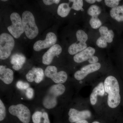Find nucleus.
Listing matches in <instances>:
<instances>
[{"label": "nucleus", "instance_id": "4be33fe9", "mask_svg": "<svg viewBox=\"0 0 123 123\" xmlns=\"http://www.w3.org/2000/svg\"><path fill=\"white\" fill-rule=\"evenodd\" d=\"M76 36L77 41L79 42L86 43L88 39V36L84 31L78 30L76 33Z\"/></svg>", "mask_w": 123, "mask_h": 123}, {"label": "nucleus", "instance_id": "72a5a7b5", "mask_svg": "<svg viewBox=\"0 0 123 123\" xmlns=\"http://www.w3.org/2000/svg\"><path fill=\"white\" fill-rule=\"evenodd\" d=\"M85 1L89 4H93L95 3L96 0H86Z\"/></svg>", "mask_w": 123, "mask_h": 123}, {"label": "nucleus", "instance_id": "2f4dec72", "mask_svg": "<svg viewBox=\"0 0 123 123\" xmlns=\"http://www.w3.org/2000/svg\"><path fill=\"white\" fill-rule=\"evenodd\" d=\"M88 61L90 64L96 63L98 61V59L96 56H93L88 60Z\"/></svg>", "mask_w": 123, "mask_h": 123}, {"label": "nucleus", "instance_id": "9d476101", "mask_svg": "<svg viewBox=\"0 0 123 123\" xmlns=\"http://www.w3.org/2000/svg\"><path fill=\"white\" fill-rule=\"evenodd\" d=\"M61 46L58 44H55L50 48L42 57V62L46 65L50 64L54 57L60 55L62 52Z\"/></svg>", "mask_w": 123, "mask_h": 123}, {"label": "nucleus", "instance_id": "1a4fd4ad", "mask_svg": "<svg viewBox=\"0 0 123 123\" xmlns=\"http://www.w3.org/2000/svg\"><path fill=\"white\" fill-rule=\"evenodd\" d=\"M101 68V64L99 63L90 64L84 66L80 70L76 72L74 74V77L76 80H81L88 74L98 71Z\"/></svg>", "mask_w": 123, "mask_h": 123}, {"label": "nucleus", "instance_id": "f3484780", "mask_svg": "<svg viewBox=\"0 0 123 123\" xmlns=\"http://www.w3.org/2000/svg\"><path fill=\"white\" fill-rule=\"evenodd\" d=\"M99 31L100 36L105 40L107 43H112L114 37V34L112 30H108L107 27L101 26L99 28Z\"/></svg>", "mask_w": 123, "mask_h": 123}, {"label": "nucleus", "instance_id": "cd10ccee", "mask_svg": "<svg viewBox=\"0 0 123 123\" xmlns=\"http://www.w3.org/2000/svg\"><path fill=\"white\" fill-rule=\"evenodd\" d=\"M6 116V110L4 103L1 100H0V121L4 119Z\"/></svg>", "mask_w": 123, "mask_h": 123}, {"label": "nucleus", "instance_id": "c756f323", "mask_svg": "<svg viewBox=\"0 0 123 123\" xmlns=\"http://www.w3.org/2000/svg\"><path fill=\"white\" fill-rule=\"evenodd\" d=\"M43 3L46 5H51L55 4H59L60 0H43Z\"/></svg>", "mask_w": 123, "mask_h": 123}, {"label": "nucleus", "instance_id": "423d86ee", "mask_svg": "<svg viewBox=\"0 0 123 123\" xmlns=\"http://www.w3.org/2000/svg\"><path fill=\"white\" fill-rule=\"evenodd\" d=\"M9 111L11 114L17 116L23 123H29L30 121V111L24 105L18 104L11 105L9 107Z\"/></svg>", "mask_w": 123, "mask_h": 123}, {"label": "nucleus", "instance_id": "4468645a", "mask_svg": "<svg viewBox=\"0 0 123 123\" xmlns=\"http://www.w3.org/2000/svg\"><path fill=\"white\" fill-rule=\"evenodd\" d=\"M13 71L10 69L6 68L3 65L0 66V79L7 85L11 84L13 80Z\"/></svg>", "mask_w": 123, "mask_h": 123}, {"label": "nucleus", "instance_id": "0eeeda50", "mask_svg": "<svg viewBox=\"0 0 123 123\" xmlns=\"http://www.w3.org/2000/svg\"><path fill=\"white\" fill-rule=\"evenodd\" d=\"M57 71L55 66H48L45 69V75L51 78L56 84H62L65 83L68 79L67 73L64 71H61L59 72H57Z\"/></svg>", "mask_w": 123, "mask_h": 123}, {"label": "nucleus", "instance_id": "7c9ffc66", "mask_svg": "<svg viewBox=\"0 0 123 123\" xmlns=\"http://www.w3.org/2000/svg\"><path fill=\"white\" fill-rule=\"evenodd\" d=\"M34 90L31 88H29L27 89L26 96L28 98L31 99L34 96Z\"/></svg>", "mask_w": 123, "mask_h": 123}, {"label": "nucleus", "instance_id": "f704fd0d", "mask_svg": "<svg viewBox=\"0 0 123 123\" xmlns=\"http://www.w3.org/2000/svg\"><path fill=\"white\" fill-rule=\"evenodd\" d=\"M92 123H100L99 122H98V121H94Z\"/></svg>", "mask_w": 123, "mask_h": 123}, {"label": "nucleus", "instance_id": "f257e3e1", "mask_svg": "<svg viewBox=\"0 0 123 123\" xmlns=\"http://www.w3.org/2000/svg\"><path fill=\"white\" fill-rule=\"evenodd\" d=\"M104 85L105 91L108 94V105L111 108H115L119 105L121 101L118 80L113 76H110L105 79Z\"/></svg>", "mask_w": 123, "mask_h": 123}, {"label": "nucleus", "instance_id": "aec40b11", "mask_svg": "<svg viewBox=\"0 0 123 123\" xmlns=\"http://www.w3.org/2000/svg\"><path fill=\"white\" fill-rule=\"evenodd\" d=\"M71 9V8L68 3H62L57 8V13L61 17H66L70 13Z\"/></svg>", "mask_w": 123, "mask_h": 123}, {"label": "nucleus", "instance_id": "c85d7f7f", "mask_svg": "<svg viewBox=\"0 0 123 123\" xmlns=\"http://www.w3.org/2000/svg\"><path fill=\"white\" fill-rule=\"evenodd\" d=\"M17 86L21 89H27L29 88V85L28 83L22 81H18L17 84Z\"/></svg>", "mask_w": 123, "mask_h": 123}, {"label": "nucleus", "instance_id": "ddd939ff", "mask_svg": "<svg viewBox=\"0 0 123 123\" xmlns=\"http://www.w3.org/2000/svg\"><path fill=\"white\" fill-rule=\"evenodd\" d=\"M95 52V49L91 47H88L75 55L74 56V60L76 63H82L86 60L88 61L94 55Z\"/></svg>", "mask_w": 123, "mask_h": 123}, {"label": "nucleus", "instance_id": "6e6552de", "mask_svg": "<svg viewBox=\"0 0 123 123\" xmlns=\"http://www.w3.org/2000/svg\"><path fill=\"white\" fill-rule=\"evenodd\" d=\"M57 39V36L55 33L49 32L44 40H38L35 42L33 46V49L36 51H39L42 49L50 48L55 44Z\"/></svg>", "mask_w": 123, "mask_h": 123}, {"label": "nucleus", "instance_id": "dca6fc26", "mask_svg": "<svg viewBox=\"0 0 123 123\" xmlns=\"http://www.w3.org/2000/svg\"><path fill=\"white\" fill-rule=\"evenodd\" d=\"M25 61L26 58L24 55L16 54L11 57V63L13 65V68L14 70H18L22 68Z\"/></svg>", "mask_w": 123, "mask_h": 123}, {"label": "nucleus", "instance_id": "2eb2a0df", "mask_svg": "<svg viewBox=\"0 0 123 123\" xmlns=\"http://www.w3.org/2000/svg\"><path fill=\"white\" fill-rule=\"evenodd\" d=\"M105 90L104 85L103 82H101L93 90L91 94L90 101L92 105H95L97 103V96L99 95L103 96L105 93Z\"/></svg>", "mask_w": 123, "mask_h": 123}, {"label": "nucleus", "instance_id": "9b49d317", "mask_svg": "<svg viewBox=\"0 0 123 123\" xmlns=\"http://www.w3.org/2000/svg\"><path fill=\"white\" fill-rule=\"evenodd\" d=\"M69 120L71 123H76L80 120H85L90 118L91 112L88 110L79 111L74 108H70L68 112Z\"/></svg>", "mask_w": 123, "mask_h": 123}, {"label": "nucleus", "instance_id": "bb28decb", "mask_svg": "<svg viewBox=\"0 0 123 123\" xmlns=\"http://www.w3.org/2000/svg\"><path fill=\"white\" fill-rule=\"evenodd\" d=\"M96 44L98 47L102 48H105L107 46V42L101 36L97 39Z\"/></svg>", "mask_w": 123, "mask_h": 123}, {"label": "nucleus", "instance_id": "f8f14e48", "mask_svg": "<svg viewBox=\"0 0 123 123\" xmlns=\"http://www.w3.org/2000/svg\"><path fill=\"white\" fill-rule=\"evenodd\" d=\"M44 77L43 70L38 68H33L29 70L26 75V78L28 81L31 82L35 81L37 84H39L42 81Z\"/></svg>", "mask_w": 123, "mask_h": 123}, {"label": "nucleus", "instance_id": "393cba45", "mask_svg": "<svg viewBox=\"0 0 123 123\" xmlns=\"http://www.w3.org/2000/svg\"><path fill=\"white\" fill-rule=\"evenodd\" d=\"M120 1L119 0H105L104 2L108 7L113 8L118 6Z\"/></svg>", "mask_w": 123, "mask_h": 123}, {"label": "nucleus", "instance_id": "39448f33", "mask_svg": "<svg viewBox=\"0 0 123 123\" xmlns=\"http://www.w3.org/2000/svg\"><path fill=\"white\" fill-rule=\"evenodd\" d=\"M12 25L7 27L8 30L16 39L20 38L24 32L22 18L18 13H12L10 16Z\"/></svg>", "mask_w": 123, "mask_h": 123}, {"label": "nucleus", "instance_id": "6ab92c4d", "mask_svg": "<svg viewBox=\"0 0 123 123\" xmlns=\"http://www.w3.org/2000/svg\"><path fill=\"white\" fill-rule=\"evenodd\" d=\"M110 15L118 22L123 21V5L113 8L110 11Z\"/></svg>", "mask_w": 123, "mask_h": 123}, {"label": "nucleus", "instance_id": "a211bd4d", "mask_svg": "<svg viewBox=\"0 0 123 123\" xmlns=\"http://www.w3.org/2000/svg\"><path fill=\"white\" fill-rule=\"evenodd\" d=\"M87 48V45L86 43L79 42L78 43H74L69 47L68 53L71 55H75Z\"/></svg>", "mask_w": 123, "mask_h": 123}, {"label": "nucleus", "instance_id": "5701e85b", "mask_svg": "<svg viewBox=\"0 0 123 123\" xmlns=\"http://www.w3.org/2000/svg\"><path fill=\"white\" fill-rule=\"evenodd\" d=\"M89 24L93 29H97L101 27L102 23L98 17H92L90 20Z\"/></svg>", "mask_w": 123, "mask_h": 123}, {"label": "nucleus", "instance_id": "412c9836", "mask_svg": "<svg viewBox=\"0 0 123 123\" xmlns=\"http://www.w3.org/2000/svg\"><path fill=\"white\" fill-rule=\"evenodd\" d=\"M101 12V8L97 5H92L88 8L87 11V13L92 17H98Z\"/></svg>", "mask_w": 123, "mask_h": 123}, {"label": "nucleus", "instance_id": "f03ea898", "mask_svg": "<svg viewBox=\"0 0 123 123\" xmlns=\"http://www.w3.org/2000/svg\"><path fill=\"white\" fill-rule=\"evenodd\" d=\"M65 86L62 84H56L52 86L43 99V106L48 109H52L57 105V98L64 93Z\"/></svg>", "mask_w": 123, "mask_h": 123}, {"label": "nucleus", "instance_id": "e433bc0d", "mask_svg": "<svg viewBox=\"0 0 123 123\" xmlns=\"http://www.w3.org/2000/svg\"><path fill=\"white\" fill-rule=\"evenodd\" d=\"M7 0H1V1H7Z\"/></svg>", "mask_w": 123, "mask_h": 123}, {"label": "nucleus", "instance_id": "20e7f679", "mask_svg": "<svg viewBox=\"0 0 123 123\" xmlns=\"http://www.w3.org/2000/svg\"><path fill=\"white\" fill-rule=\"evenodd\" d=\"M15 45V41L12 36L7 33L0 35V59L4 60L11 55Z\"/></svg>", "mask_w": 123, "mask_h": 123}, {"label": "nucleus", "instance_id": "c9c22d12", "mask_svg": "<svg viewBox=\"0 0 123 123\" xmlns=\"http://www.w3.org/2000/svg\"><path fill=\"white\" fill-rule=\"evenodd\" d=\"M96 1H98V2H100L102 1V0H97Z\"/></svg>", "mask_w": 123, "mask_h": 123}, {"label": "nucleus", "instance_id": "7ed1b4c3", "mask_svg": "<svg viewBox=\"0 0 123 123\" xmlns=\"http://www.w3.org/2000/svg\"><path fill=\"white\" fill-rule=\"evenodd\" d=\"M22 19L27 37L30 39L36 37L38 34L39 29L33 13L30 11H24L22 13Z\"/></svg>", "mask_w": 123, "mask_h": 123}, {"label": "nucleus", "instance_id": "b1692460", "mask_svg": "<svg viewBox=\"0 0 123 123\" xmlns=\"http://www.w3.org/2000/svg\"><path fill=\"white\" fill-rule=\"evenodd\" d=\"M70 2H73L71 9L76 11H78L82 9L83 6V1L82 0H70Z\"/></svg>", "mask_w": 123, "mask_h": 123}, {"label": "nucleus", "instance_id": "a878e982", "mask_svg": "<svg viewBox=\"0 0 123 123\" xmlns=\"http://www.w3.org/2000/svg\"><path fill=\"white\" fill-rule=\"evenodd\" d=\"M43 117V114L40 111H36L32 116V120L34 123H40L41 119Z\"/></svg>", "mask_w": 123, "mask_h": 123}, {"label": "nucleus", "instance_id": "473e14b6", "mask_svg": "<svg viewBox=\"0 0 123 123\" xmlns=\"http://www.w3.org/2000/svg\"><path fill=\"white\" fill-rule=\"evenodd\" d=\"M42 117L44 119V123H50L48 118V114L47 112H44L43 113Z\"/></svg>", "mask_w": 123, "mask_h": 123}]
</instances>
